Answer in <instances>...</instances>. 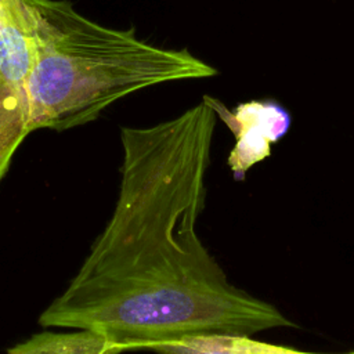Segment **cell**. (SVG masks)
Wrapping results in <instances>:
<instances>
[{
	"label": "cell",
	"mask_w": 354,
	"mask_h": 354,
	"mask_svg": "<svg viewBox=\"0 0 354 354\" xmlns=\"http://www.w3.org/2000/svg\"><path fill=\"white\" fill-rule=\"evenodd\" d=\"M0 1H1V0H0Z\"/></svg>",
	"instance_id": "cell-9"
},
{
	"label": "cell",
	"mask_w": 354,
	"mask_h": 354,
	"mask_svg": "<svg viewBox=\"0 0 354 354\" xmlns=\"http://www.w3.org/2000/svg\"><path fill=\"white\" fill-rule=\"evenodd\" d=\"M250 348L254 354H329V353H311V351H301L297 348L286 347V346H279V344H271V343H264L260 340L249 339ZM343 354H354L351 353H343Z\"/></svg>",
	"instance_id": "cell-7"
},
{
	"label": "cell",
	"mask_w": 354,
	"mask_h": 354,
	"mask_svg": "<svg viewBox=\"0 0 354 354\" xmlns=\"http://www.w3.org/2000/svg\"><path fill=\"white\" fill-rule=\"evenodd\" d=\"M203 100L235 134L236 144L228 158L235 178H243L252 165L268 156L270 144L278 141L290 124L289 113L272 101H249L231 112L212 97Z\"/></svg>",
	"instance_id": "cell-4"
},
{
	"label": "cell",
	"mask_w": 354,
	"mask_h": 354,
	"mask_svg": "<svg viewBox=\"0 0 354 354\" xmlns=\"http://www.w3.org/2000/svg\"><path fill=\"white\" fill-rule=\"evenodd\" d=\"M250 336L228 333H199L155 342L148 351L158 354H254Z\"/></svg>",
	"instance_id": "cell-6"
},
{
	"label": "cell",
	"mask_w": 354,
	"mask_h": 354,
	"mask_svg": "<svg viewBox=\"0 0 354 354\" xmlns=\"http://www.w3.org/2000/svg\"><path fill=\"white\" fill-rule=\"evenodd\" d=\"M0 26H1V1H0Z\"/></svg>",
	"instance_id": "cell-8"
},
{
	"label": "cell",
	"mask_w": 354,
	"mask_h": 354,
	"mask_svg": "<svg viewBox=\"0 0 354 354\" xmlns=\"http://www.w3.org/2000/svg\"><path fill=\"white\" fill-rule=\"evenodd\" d=\"M214 126L216 112L202 100L155 126L120 129L113 213L76 275L40 314V326L93 329L131 351L187 335L296 326L234 286L198 235Z\"/></svg>",
	"instance_id": "cell-1"
},
{
	"label": "cell",
	"mask_w": 354,
	"mask_h": 354,
	"mask_svg": "<svg viewBox=\"0 0 354 354\" xmlns=\"http://www.w3.org/2000/svg\"><path fill=\"white\" fill-rule=\"evenodd\" d=\"M36 19L28 0H1L0 181L12 155L32 133L29 77L36 62Z\"/></svg>",
	"instance_id": "cell-3"
},
{
	"label": "cell",
	"mask_w": 354,
	"mask_h": 354,
	"mask_svg": "<svg viewBox=\"0 0 354 354\" xmlns=\"http://www.w3.org/2000/svg\"><path fill=\"white\" fill-rule=\"evenodd\" d=\"M131 351L124 340L93 329L43 330L10 347L6 354H122Z\"/></svg>",
	"instance_id": "cell-5"
},
{
	"label": "cell",
	"mask_w": 354,
	"mask_h": 354,
	"mask_svg": "<svg viewBox=\"0 0 354 354\" xmlns=\"http://www.w3.org/2000/svg\"><path fill=\"white\" fill-rule=\"evenodd\" d=\"M36 19L29 77L30 130H66L94 120L116 100L153 84L217 71L188 50L148 44L134 30L102 26L65 0H28Z\"/></svg>",
	"instance_id": "cell-2"
}]
</instances>
